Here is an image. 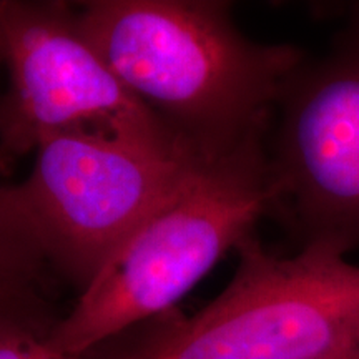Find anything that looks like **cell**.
<instances>
[{
	"mask_svg": "<svg viewBox=\"0 0 359 359\" xmlns=\"http://www.w3.org/2000/svg\"><path fill=\"white\" fill-rule=\"evenodd\" d=\"M75 8L130 95L201 160L269 132L286 80L308 55L298 45L250 39L230 2L92 0Z\"/></svg>",
	"mask_w": 359,
	"mask_h": 359,
	"instance_id": "cell-1",
	"label": "cell"
},
{
	"mask_svg": "<svg viewBox=\"0 0 359 359\" xmlns=\"http://www.w3.org/2000/svg\"><path fill=\"white\" fill-rule=\"evenodd\" d=\"M268 135L200 161L172 198L110 255L72 311L47 331L48 346L82 356L170 311L224 255L255 235L259 219L276 217Z\"/></svg>",
	"mask_w": 359,
	"mask_h": 359,
	"instance_id": "cell-2",
	"label": "cell"
},
{
	"mask_svg": "<svg viewBox=\"0 0 359 359\" xmlns=\"http://www.w3.org/2000/svg\"><path fill=\"white\" fill-rule=\"evenodd\" d=\"M231 281L193 316H173L118 359H309L359 344V266L303 246L236 248Z\"/></svg>",
	"mask_w": 359,
	"mask_h": 359,
	"instance_id": "cell-3",
	"label": "cell"
},
{
	"mask_svg": "<svg viewBox=\"0 0 359 359\" xmlns=\"http://www.w3.org/2000/svg\"><path fill=\"white\" fill-rule=\"evenodd\" d=\"M34 154L30 173L12 185L13 201L45 262L83 288L203 161L98 132L53 135Z\"/></svg>",
	"mask_w": 359,
	"mask_h": 359,
	"instance_id": "cell-4",
	"label": "cell"
},
{
	"mask_svg": "<svg viewBox=\"0 0 359 359\" xmlns=\"http://www.w3.org/2000/svg\"><path fill=\"white\" fill-rule=\"evenodd\" d=\"M325 52L299 64L275 107L268 135L276 217L299 248L348 257L359 248V4Z\"/></svg>",
	"mask_w": 359,
	"mask_h": 359,
	"instance_id": "cell-5",
	"label": "cell"
},
{
	"mask_svg": "<svg viewBox=\"0 0 359 359\" xmlns=\"http://www.w3.org/2000/svg\"><path fill=\"white\" fill-rule=\"evenodd\" d=\"M0 55L8 74L0 97L7 161L67 132L135 138L191 156L120 83L70 4L0 0Z\"/></svg>",
	"mask_w": 359,
	"mask_h": 359,
	"instance_id": "cell-6",
	"label": "cell"
},
{
	"mask_svg": "<svg viewBox=\"0 0 359 359\" xmlns=\"http://www.w3.org/2000/svg\"><path fill=\"white\" fill-rule=\"evenodd\" d=\"M7 163L0 151V309L29 302L30 288L45 262L29 224L13 201L12 185L2 180Z\"/></svg>",
	"mask_w": 359,
	"mask_h": 359,
	"instance_id": "cell-7",
	"label": "cell"
},
{
	"mask_svg": "<svg viewBox=\"0 0 359 359\" xmlns=\"http://www.w3.org/2000/svg\"><path fill=\"white\" fill-rule=\"evenodd\" d=\"M0 359H85L60 354L47 344L42 330L27 311V302L0 309Z\"/></svg>",
	"mask_w": 359,
	"mask_h": 359,
	"instance_id": "cell-8",
	"label": "cell"
},
{
	"mask_svg": "<svg viewBox=\"0 0 359 359\" xmlns=\"http://www.w3.org/2000/svg\"><path fill=\"white\" fill-rule=\"evenodd\" d=\"M309 359H359V344H354V346L339 349V351H333L323 354V356L309 358Z\"/></svg>",
	"mask_w": 359,
	"mask_h": 359,
	"instance_id": "cell-9",
	"label": "cell"
},
{
	"mask_svg": "<svg viewBox=\"0 0 359 359\" xmlns=\"http://www.w3.org/2000/svg\"><path fill=\"white\" fill-rule=\"evenodd\" d=\"M0 60H2V55H0Z\"/></svg>",
	"mask_w": 359,
	"mask_h": 359,
	"instance_id": "cell-10",
	"label": "cell"
}]
</instances>
